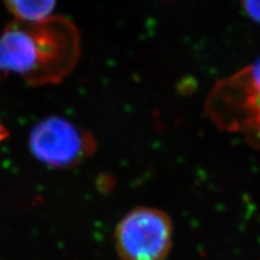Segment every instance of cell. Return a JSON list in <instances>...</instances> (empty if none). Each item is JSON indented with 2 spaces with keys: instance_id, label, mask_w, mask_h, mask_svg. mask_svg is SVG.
<instances>
[{
  "instance_id": "obj_1",
  "label": "cell",
  "mask_w": 260,
  "mask_h": 260,
  "mask_svg": "<svg viewBox=\"0 0 260 260\" xmlns=\"http://www.w3.org/2000/svg\"><path fill=\"white\" fill-rule=\"evenodd\" d=\"M77 27L69 19L14 20L0 35V80L16 75L32 86L58 84L80 53Z\"/></svg>"
},
{
  "instance_id": "obj_2",
  "label": "cell",
  "mask_w": 260,
  "mask_h": 260,
  "mask_svg": "<svg viewBox=\"0 0 260 260\" xmlns=\"http://www.w3.org/2000/svg\"><path fill=\"white\" fill-rule=\"evenodd\" d=\"M205 113L219 130L240 135L260 150V59L217 80L208 93Z\"/></svg>"
},
{
  "instance_id": "obj_3",
  "label": "cell",
  "mask_w": 260,
  "mask_h": 260,
  "mask_svg": "<svg viewBox=\"0 0 260 260\" xmlns=\"http://www.w3.org/2000/svg\"><path fill=\"white\" fill-rule=\"evenodd\" d=\"M114 241L121 260H165L173 246L172 219L157 208H135L117 224Z\"/></svg>"
},
{
  "instance_id": "obj_4",
  "label": "cell",
  "mask_w": 260,
  "mask_h": 260,
  "mask_svg": "<svg viewBox=\"0 0 260 260\" xmlns=\"http://www.w3.org/2000/svg\"><path fill=\"white\" fill-rule=\"evenodd\" d=\"M29 146L35 157L44 164L70 167L91 155L95 142L87 132L71 121L50 117L40 121L32 129Z\"/></svg>"
},
{
  "instance_id": "obj_5",
  "label": "cell",
  "mask_w": 260,
  "mask_h": 260,
  "mask_svg": "<svg viewBox=\"0 0 260 260\" xmlns=\"http://www.w3.org/2000/svg\"><path fill=\"white\" fill-rule=\"evenodd\" d=\"M15 20L38 22L50 18L56 0H4Z\"/></svg>"
},
{
  "instance_id": "obj_6",
  "label": "cell",
  "mask_w": 260,
  "mask_h": 260,
  "mask_svg": "<svg viewBox=\"0 0 260 260\" xmlns=\"http://www.w3.org/2000/svg\"><path fill=\"white\" fill-rule=\"evenodd\" d=\"M241 4L248 18L260 24V0H241Z\"/></svg>"
},
{
  "instance_id": "obj_7",
  "label": "cell",
  "mask_w": 260,
  "mask_h": 260,
  "mask_svg": "<svg viewBox=\"0 0 260 260\" xmlns=\"http://www.w3.org/2000/svg\"><path fill=\"white\" fill-rule=\"evenodd\" d=\"M8 136H9V133H8V129L3 124V121L0 120V143H3L7 139Z\"/></svg>"
}]
</instances>
